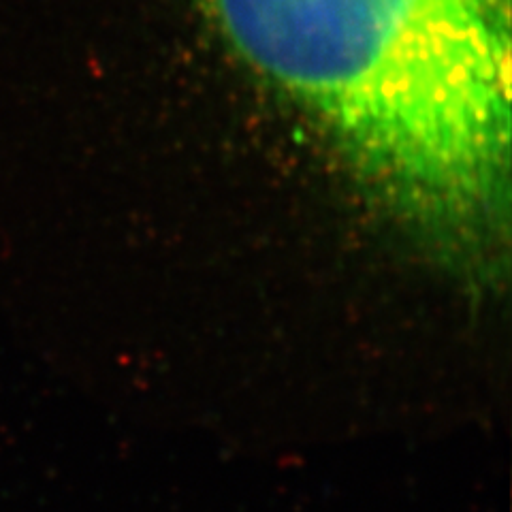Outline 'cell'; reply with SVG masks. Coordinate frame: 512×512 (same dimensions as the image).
<instances>
[{"label": "cell", "instance_id": "6da1fadb", "mask_svg": "<svg viewBox=\"0 0 512 512\" xmlns=\"http://www.w3.org/2000/svg\"><path fill=\"white\" fill-rule=\"evenodd\" d=\"M224 41L306 116L442 267L504 274L510 0H207Z\"/></svg>", "mask_w": 512, "mask_h": 512}]
</instances>
